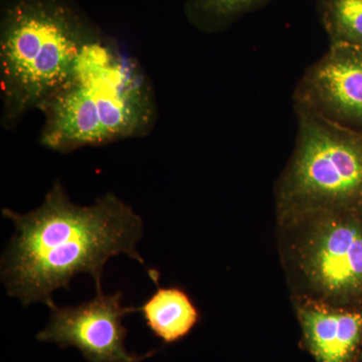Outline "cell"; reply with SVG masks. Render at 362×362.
<instances>
[{
    "label": "cell",
    "mask_w": 362,
    "mask_h": 362,
    "mask_svg": "<svg viewBox=\"0 0 362 362\" xmlns=\"http://www.w3.org/2000/svg\"><path fill=\"white\" fill-rule=\"evenodd\" d=\"M359 362H362V351H361V358H359Z\"/></svg>",
    "instance_id": "obj_13"
},
{
    "label": "cell",
    "mask_w": 362,
    "mask_h": 362,
    "mask_svg": "<svg viewBox=\"0 0 362 362\" xmlns=\"http://www.w3.org/2000/svg\"><path fill=\"white\" fill-rule=\"evenodd\" d=\"M147 272L156 290L137 307V312L152 334L164 344L180 341L199 323L201 311L185 289L177 286L161 287L159 272L151 268Z\"/></svg>",
    "instance_id": "obj_9"
},
{
    "label": "cell",
    "mask_w": 362,
    "mask_h": 362,
    "mask_svg": "<svg viewBox=\"0 0 362 362\" xmlns=\"http://www.w3.org/2000/svg\"><path fill=\"white\" fill-rule=\"evenodd\" d=\"M296 147L276 190L277 216L362 211V138L339 123L297 108Z\"/></svg>",
    "instance_id": "obj_5"
},
{
    "label": "cell",
    "mask_w": 362,
    "mask_h": 362,
    "mask_svg": "<svg viewBox=\"0 0 362 362\" xmlns=\"http://www.w3.org/2000/svg\"><path fill=\"white\" fill-rule=\"evenodd\" d=\"M102 33L75 0H6L0 23L2 122L13 127L70 80Z\"/></svg>",
    "instance_id": "obj_3"
},
{
    "label": "cell",
    "mask_w": 362,
    "mask_h": 362,
    "mask_svg": "<svg viewBox=\"0 0 362 362\" xmlns=\"http://www.w3.org/2000/svg\"><path fill=\"white\" fill-rule=\"evenodd\" d=\"M301 346L316 362H359L362 310L294 301Z\"/></svg>",
    "instance_id": "obj_8"
},
{
    "label": "cell",
    "mask_w": 362,
    "mask_h": 362,
    "mask_svg": "<svg viewBox=\"0 0 362 362\" xmlns=\"http://www.w3.org/2000/svg\"><path fill=\"white\" fill-rule=\"evenodd\" d=\"M361 214H362V211H361Z\"/></svg>",
    "instance_id": "obj_14"
},
{
    "label": "cell",
    "mask_w": 362,
    "mask_h": 362,
    "mask_svg": "<svg viewBox=\"0 0 362 362\" xmlns=\"http://www.w3.org/2000/svg\"><path fill=\"white\" fill-rule=\"evenodd\" d=\"M296 108L339 123L362 124V52L354 45H331L298 86Z\"/></svg>",
    "instance_id": "obj_7"
},
{
    "label": "cell",
    "mask_w": 362,
    "mask_h": 362,
    "mask_svg": "<svg viewBox=\"0 0 362 362\" xmlns=\"http://www.w3.org/2000/svg\"><path fill=\"white\" fill-rule=\"evenodd\" d=\"M40 143L57 152L148 134L157 120L141 66L100 35L83 49L69 82L39 109Z\"/></svg>",
    "instance_id": "obj_2"
},
{
    "label": "cell",
    "mask_w": 362,
    "mask_h": 362,
    "mask_svg": "<svg viewBox=\"0 0 362 362\" xmlns=\"http://www.w3.org/2000/svg\"><path fill=\"white\" fill-rule=\"evenodd\" d=\"M277 221L293 301L362 310L361 211H304Z\"/></svg>",
    "instance_id": "obj_4"
},
{
    "label": "cell",
    "mask_w": 362,
    "mask_h": 362,
    "mask_svg": "<svg viewBox=\"0 0 362 362\" xmlns=\"http://www.w3.org/2000/svg\"><path fill=\"white\" fill-rule=\"evenodd\" d=\"M2 214L16 232L2 254L1 282L23 306L42 302L49 308L52 294L68 290L78 274H89L96 289L102 288L107 261L117 255L149 269L137 251L142 218L114 194L81 206L57 181L37 209L25 214L4 209Z\"/></svg>",
    "instance_id": "obj_1"
},
{
    "label": "cell",
    "mask_w": 362,
    "mask_h": 362,
    "mask_svg": "<svg viewBox=\"0 0 362 362\" xmlns=\"http://www.w3.org/2000/svg\"><path fill=\"white\" fill-rule=\"evenodd\" d=\"M319 6L331 45H362V0H320Z\"/></svg>",
    "instance_id": "obj_10"
},
{
    "label": "cell",
    "mask_w": 362,
    "mask_h": 362,
    "mask_svg": "<svg viewBox=\"0 0 362 362\" xmlns=\"http://www.w3.org/2000/svg\"><path fill=\"white\" fill-rule=\"evenodd\" d=\"M358 47L359 49H361V51L362 52V45H358V47Z\"/></svg>",
    "instance_id": "obj_12"
},
{
    "label": "cell",
    "mask_w": 362,
    "mask_h": 362,
    "mask_svg": "<svg viewBox=\"0 0 362 362\" xmlns=\"http://www.w3.org/2000/svg\"><path fill=\"white\" fill-rule=\"evenodd\" d=\"M268 0H189L188 13L206 26L221 25Z\"/></svg>",
    "instance_id": "obj_11"
},
{
    "label": "cell",
    "mask_w": 362,
    "mask_h": 362,
    "mask_svg": "<svg viewBox=\"0 0 362 362\" xmlns=\"http://www.w3.org/2000/svg\"><path fill=\"white\" fill-rule=\"evenodd\" d=\"M122 292L107 295L102 288L96 296L77 306L49 307L51 318L37 339L54 342L59 349L75 347L89 362H143L156 350L139 354L126 350L128 330L124 317L137 313V307H124Z\"/></svg>",
    "instance_id": "obj_6"
}]
</instances>
